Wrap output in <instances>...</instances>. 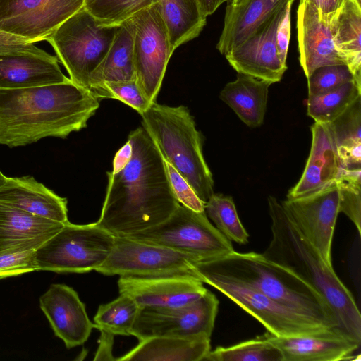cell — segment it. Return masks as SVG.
Wrapping results in <instances>:
<instances>
[{
    "mask_svg": "<svg viewBox=\"0 0 361 361\" xmlns=\"http://www.w3.org/2000/svg\"><path fill=\"white\" fill-rule=\"evenodd\" d=\"M98 226L125 236L157 226L180 204L171 189L164 160L142 127L130 132L116 152Z\"/></svg>",
    "mask_w": 361,
    "mask_h": 361,
    "instance_id": "1",
    "label": "cell"
},
{
    "mask_svg": "<svg viewBox=\"0 0 361 361\" xmlns=\"http://www.w3.org/2000/svg\"><path fill=\"white\" fill-rule=\"evenodd\" d=\"M99 107V99L71 80L0 89V145L13 148L49 137L66 138L86 128Z\"/></svg>",
    "mask_w": 361,
    "mask_h": 361,
    "instance_id": "2",
    "label": "cell"
},
{
    "mask_svg": "<svg viewBox=\"0 0 361 361\" xmlns=\"http://www.w3.org/2000/svg\"><path fill=\"white\" fill-rule=\"evenodd\" d=\"M271 240L262 253L313 288L332 310L338 328L361 342V314L350 291L303 237L275 197H268Z\"/></svg>",
    "mask_w": 361,
    "mask_h": 361,
    "instance_id": "3",
    "label": "cell"
},
{
    "mask_svg": "<svg viewBox=\"0 0 361 361\" xmlns=\"http://www.w3.org/2000/svg\"><path fill=\"white\" fill-rule=\"evenodd\" d=\"M197 262L254 287L279 304L309 319L329 328L339 329L332 310L313 288L263 254L233 251L221 258Z\"/></svg>",
    "mask_w": 361,
    "mask_h": 361,
    "instance_id": "4",
    "label": "cell"
},
{
    "mask_svg": "<svg viewBox=\"0 0 361 361\" xmlns=\"http://www.w3.org/2000/svg\"><path fill=\"white\" fill-rule=\"evenodd\" d=\"M144 130L164 161L188 181L205 204L214 192V180L202 152L201 133L186 106L152 103L140 115Z\"/></svg>",
    "mask_w": 361,
    "mask_h": 361,
    "instance_id": "5",
    "label": "cell"
},
{
    "mask_svg": "<svg viewBox=\"0 0 361 361\" xmlns=\"http://www.w3.org/2000/svg\"><path fill=\"white\" fill-rule=\"evenodd\" d=\"M119 25L100 23L83 6L46 41L54 49L69 79L91 92L92 75L106 55Z\"/></svg>",
    "mask_w": 361,
    "mask_h": 361,
    "instance_id": "6",
    "label": "cell"
},
{
    "mask_svg": "<svg viewBox=\"0 0 361 361\" xmlns=\"http://www.w3.org/2000/svg\"><path fill=\"white\" fill-rule=\"evenodd\" d=\"M125 237L173 250L195 262L216 259L234 251L231 242L212 224L205 212L180 204L161 223Z\"/></svg>",
    "mask_w": 361,
    "mask_h": 361,
    "instance_id": "7",
    "label": "cell"
},
{
    "mask_svg": "<svg viewBox=\"0 0 361 361\" xmlns=\"http://www.w3.org/2000/svg\"><path fill=\"white\" fill-rule=\"evenodd\" d=\"M115 236L97 223L69 221L35 251L38 271L87 273L95 271L109 256Z\"/></svg>",
    "mask_w": 361,
    "mask_h": 361,
    "instance_id": "8",
    "label": "cell"
},
{
    "mask_svg": "<svg viewBox=\"0 0 361 361\" xmlns=\"http://www.w3.org/2000/svg\"><path fill=\"white\" fill-rule=\"evenodd\" d=\"M196 274L206 283L236 303L276 336L288 337L331 329L279 304L238 279L210 270L194 262Z\"/></svg>",
    "mask_w": 361,
    "mask_h": 361,
    "instance_id": "9",
    "label": "cell"
},
{
    "mask_svg": "<svg viewBox=\"0 0 361 361\" xmlns=\"http://www.w3.org/2000/svg\"><path fill=\"white\" fill-rule=\"evenodd\" d=\"M194 262L190 257L167 247L115 236L109 256L95 271L105 276L190 275L199 278Z\"/></svg>",
    "mask_w": 361,
    "mask_h": 361,
    "instance_id": "10",
    "label": "cell"
},
{
    "mask_svg": "<svg viewBox=\"0 0 361 361\" xmlns=\"http://www.w3.org/2000/svg\"><path fill=\"white\" fill-rule=\"evenodd\" d=\"M130 19L133 27L136 82L145 97L154 103L173 54L168 32L154 4Z\"/></svg>",
    "mask_w": 361,
    "mask_h": 361,
    "instance_id": "11",
    "label": "cell"
},
{
    "mask_svg": "<svg viewBox=\"0 0 361 361\" xmlns=\"http://www.w3.org/2000/svg\"><path fill=\"white\" fill-rule=\"evenodd\" d=\"M219 300L207 291L187 305L171 307H140L131 335L139 341L154 336L211 337L218 312Z\"/></svg>",
    "mask_w": 361,
    "mask_h": 361,
    "instance_id": "12",
    "label": "cell"
},
{
    "mask_svg": "<svg viewBox=\"0 0 361 361\" xmlns=\"http://www.w3.org/2000/svg\"><path fill=\"white\" fill-rule=\"evenodd\" d=\"M84 6V0H0V29L43 41Z\"/></svg>",
    "mask_w": 361,
    "mask_h": 361,
    "instance_id": "13",
    "label": "cell"
},
{
    "mask_svg": "<svg viewBox=\"0 0 361 361\" xmlns=\"http://www.w3.org/2000/svg\"><path fill=\"white\" fill-rule=\"evenodd\" d=\"M303 237L331 267V245L339 214V191L336 181L312 195L281 202Z\"/></svg>",
    "mask_w": 361,
    "mask_h": 361,
    "instance_id": "14",
    "label": "cell"
},
{
    "mask_svg": "<svg viewBox=\"0 0 361 361\" xmlns=\"http://www.w3.org/2000/svg\"><path fill=\"white\" fill-rule=\"evenodd\" d=\"M290 0L262 23L240 45L225 54L230 65L240 73L267 80L279 82L287 69L276 47V30Z\"/></svg>",
    "mask_w": 361,
    "mask_h": 361,
    "instance_id": "15",
    "label": "cell"
},
{
    "mask_svg": "<svg viewBox=\"0 0 361 361\" xmlns=\"http://www.w3.org/2000/svg\"><path fill=\"white\" fill-rule=\"evenodd\" d=\"M118 287L120 294L130 297L140 307L187 305L207 290L199 278L190 275L120 276Z\"/></svg>",
    "mask_w": 361,
    "mask_h": 361,
    "instance_id": "16",
    "label": "cell"
},
{
    "mask_svg": "<svg viewBox=\"0 0 361 361\" xmlns=\"http://www.w3.org/2000/svg\"><path fill=\"white\" fill-rule=\"evenodd\" d=\"M39 307L68 349L84 344L94 328L77 292L66 284H51L39 298Z\"/></svg>",
    "mask_w": 361,
    "mask_h": 361,
    "instance_id": "17",
    "label": "cell"
},
{
    "mask_svg": "<svg viewBox=\"0 0 361 361\" xmlns=\"http://www.w3.org/2000/svg\"><path fill=\"white\" fill-rule=\"evenodd\" d=\"M264 336L281 352L283 361H337L347 359L360 345L338 328L281 337Z\"/></svg>",
    "mask_w": 361,
    "mask_h": 361,
    "instance_id": "18",
    "label": "cell"
},
{
    "mask_svg": "<svg viewBox=\"0 0 361 361\" xmlns=\"http://www.w3.org/2000/svg\"><path fill=\"white\" fill-rule=\"evenodd\" d=\"M297 30L300 63L307 78L321 66L346 65L336 48L333 20L322 21L305 0L298 8Z\"/></svg>",
    "mask_w": 361,
    "mask_h": 361,
    "instance_id": "19",
    "label": "cell"
},
{
    "mask_svg": "<svg viewBox=\"0 0 361 361\" xmlns=\"http://www.w3.org/2000/svg\"><path fill=\"white\" fill-rule=\"evenodd\" d=\"M312 145L303 173L287 194L297 199L315 193L338 178L341 164L329 123L314 122L311 127Z\"/></svg>",
    "mask_w": 361,
    "mask_h": 361,
    "instance_id": "20",
    "label": "cell"
},
{
    "mask_svg": "<svg viewBox=\"0 0 361 361\" xmlns=\"http://www.w3.org/2000/svg\"><path fill=\"white\" fill-rule=\"evenodd\" d=\"M59 59L47 52L0 54V89H20L68 81Z\"/></svg>",
    "mask_w": 361,
    "mask_h": 361,
    "instance_id": "21",
    "label": "cell"
},
{
    "mask_svg": "<svg viewBox=\"0 0 361 361\" xmlns=\"http://www.w3.org/2000/svg\"><path fill=\"white\" fill-rule=\"evenodd\" d=\"M0 202L32 215L65 224L67 200L31 176L6 177L0 186Z\"/></svg>",
    "mask_w": 361,
    "mask_h": 361,
    "instance_id": "22",
    "label": "cell"
},
{
    "mask_svg": "<svg viewBox=\"0 0 361 361\" xmlns=\"http://www.w3.org/2000/svg\"><path fill=\"white\" fill-rule=\"evenodd\" d=\"M63 224L0 202V252L36 250Z\"/></svg>",
    "mask_w": 361,
    "mask_h": 361,
    "instance_id": "23",
    "label": "cell"
},
{
    "mask_svg": "<svg viewBox=\"0 0 361 361\" xmlns=\"http://www.w3.org/2000/svg\"><path fill=\"white\" fill-rule=\"evenodd\" d=\"M287 0H228L216 44L224 55L246 40Z\"/></svg>",
    "mask_w": 361,
    "mask_h": 361,
    "instance_id": "24",
    "label": "cell"
},
{
    "mask_svg": "<svg viewBox=\"0 0 361 361\" xmlns=\"http://www.w3.org/2000/svg\"><path fill=\"white\" fill-rule=\"evenodd\" d=\"M136 80L133 27L130 19L121 23L104 59L94 72L91 92L98 99H112L105 84Z\"/></svg>",
    "mask_w": 361,
    "mask_h": 361,
    "instance_id": "25",
    "label": "cell"
},
{
    "mask_svg": "<svg viewBox=\"0 0 361 361\" xmlns=\"http://www.w3.org/2000/svg\"><path fill=\"white\" fill-rule=\"evenodd\" d=\"M210 337L190 338L154 336L139 343L122 357L121 361H200L210 351Z\"/></svg>",
    "mask_w": 361,
    "mask_h": 361,
    "instance_id": "26",
    "label": "cell"
},
{
    "mask_svg": "<svg viewBox=\"0 0 361 361\" xmlns=\"http://www.w3.org/2000/svg\"><path fill=\"white\" fill-rule=\"evenodd\" d=\"M271 85L269 81L238 73L236 79L220 92L219 97L245 125L257 128L264 123Z\"/></svg>",
    "mask_w": 361,
    "mask_h": 361,
    "instance_id": "27",
    "label": "cell"
},
{
    "mask_svg": "<svg viewBox=\"0 0 361 361\" xmlns=\"http://www.w3.org/2000/svg\"><path fill=\"white\" fill-rule=\"evenodd\" d=\"M166 25L171 49L197 37L206 25L198 0H152Z\"/></svg>",
    "mask_w": 361,
    "mask_h": 361,
    "instance_id": "28",
    "label": "cell"
},
{
    "mask_svg": "<svg viewBox=\"0 0 361 361\" xmlns=\"http://www.w3.org/2000/svg\"><path fill=\"white\" fill-rule=\"evenodd\" d=\"M361 5L348 0L333 20L336 48L361 84Z\"/></svg>",
    "mask_w": 361,
    "mask_h": 361,
    "instance_id": "29",
    "label": "cell"
},
{
    "mask_svg": "<svg viewBox=\"0 0 361 361\" xmlns=\"http://www.w3.org/2000/svg\"><path fill=\"white\" fill-rule=\"evenodd\" d=\"M329 126L341 168L361 169V97Z\"/></svg>",
    "mask_w": 361,
    "mask_h": 361,
    "instance_id": "30",
    "label": "cell"
},
{
    "mask_svg": "<svg viewBox=\"0 0 361 361\" xmlns=\"http://www.w3.org/2000/svg\"><path fill=\"white\" fill-rule=\"evenodd\" d=\"M361 84L352 81L307 99V115L315 122L329 123L341 115L358 97Z\"/></svg>",
    "mask_w": 361,
    "mask_h": 361,
    "instance_id": "31",
    "label": "cell"
},
{
    "mask_svg": "<svg viewBox=\"0 0 361 361\" xmlns=\"http://www.w3.org/2000/svg\"><path fill=\"white\" fill-rule=\"evenodd\" d=\"M140 307L123 294L98 307L94 317V328L111 336H130Z\"/></svg>",
    "mask_w": 361,
    "mask_h": 361,
    "instance_id": "32",
    "label": "cell"
},
{
    "mask_svg": "<svg viewBox=\"0 0 361 361\" xmlns=\"http://www.w3.org/2000/svg\"><path fill=\"white\" fill-rule=\"evenodd\" d=\"M204 212L217 230L231 242L247 243L249 234L239 219L231 196L214 193L205 203Z\"/></svg>",
    "mask_w": 361,
    "mask_h": 361,
    "instance_id": "33",
    "label": "cell"
},
{
    "mask_svg": "<svg viewBox=\"0 0 361 361\" xmlns=\"http://www.w3.org/2000/svg\"><path fill=\"white\" fill-rule=\"evenodd\" d=\"M206 361H283L280 350L264 335L229 347H218L207 354Z\"/></svg>",
    "mask_w": 361,
    "mask_h": 361,
    "instance_id": "34",
    "label": "cell"
},
{
    "mask_svg": "<svg viewBox=\"0 0 361 361\" xmlns=\"http://www.w3.org/2000/svg\"><path fill=\"white\" fill-rule=\"evenodd\" d=\"M152 5V0H84V8L106 25H119Z\"/></svg>",
    "mask_w": 361,
    "mask_h": 361,
    "instance_id": "35",
    "label": "cell"
},
{
    "mask_svg": "<svg viewBox=\"0 0 361 361\" xmlns=\"http://www.w3.org/2000/svg\"><path fill=\"white\" fill-rule=\"evenodd\" d=\"M339 191V213L345 214L361 235V169H341L336 180Z\"/></svg>",
    "mask_w": 361,
    "mask_h": 361,
    "instance_id": "36",
    "label": "cell"
},
{
    "mask_svg": "<svg viewBox=\"0 0 361 361\" xmlns=\"http://www.w3.org/2000/svg\"><path fill=\"white\" fill-rule=\"evenodd\" d=\"M307 78L308 96L320 94L336 89L345 83L356 81L353 74L345 64L319 67Z\"/></svg>",
    "mask_w": 361,
    "mask_h": 361,
    "instance_id": "37",
    "label": "cell"
},
{
    "mask_svg": "<svg viewBox=\"0 0 361 361\" xmlns=\"http://www.w3.org/2000/svg\"><path fill=\"white\" fill-rule=\"evenodd\" d=\"M105 87L111 93L112 99L121 101L140 115L152 104L145 97L136 80L107 82Z\"/></svg>",
    "mask_w": 361,
    "mask_h": 361,
    "instance_id": "38",
    "label": "cell"
},
{
    "mask_svg": "<svg viewBox=\"0 0 361 361\" xmlns=\"http://www.w3.org/2000/svg\"><path fill=\"white\" fill-rule=\"evenodd\" d=\"M35 250L0 252V279L38 271Z\"/></svg>",
    "mask_w": 361,
    "mask_h": 361,
    "instance_id": "39",
    "label": "cell"
},
{
    "mask_svg": "<svg viewBox=\"0 0 361 361\" xmlns=\"http://www.w3.org/2000/svg\"><path fill=\"white\" fill-rule=\"evenodd\" d=\"M164 164L171 189L178 202L195 212H204L205 204L188 181L169 163L164 161Z\"/></svg>",
    "mask_w": 361,
    "mask_h": 361,
    "instance_id": "40",
    "label": "cell"
},
{
    "mask_svg": "<svg viewBox=\"0 0 361 361\" xmlns=\"http://www.w3.org/2000/svg\"><path fill=\"white\" fill-rule=\"evenodd\" d=\"M15 52L47 53L35 43L0 29V54Z\"/></svg>",
    "mask_w": 361,
    "mask_h": 361,
    "instance_id": "41",
    "label": "cell"
},
{
    "mask_svg": "<svg viewBox=\"0 0 361 361\" xmlns=\"http://www.w3.org/2000/svg\"><path fill=\"white\" fill-rule=\"evenodd\" d=\"M294 0H290L276 30V47L281 62L286 64L290 37V11Z\"/></svg>",
    "mask_w": 361,
    "mask_h": 361,
    "instance_id": "42",
    "label": "cell"
},
{
    "mask_svg": "<svg viewBox=\"0 0 361 361\" xmlns=\"http://www.w3.org/2000/svg\"><path fill=\"white\" fill-rule=\"evenodd\" d=\"M316 10L319 18L331 22L348 0H305Z\"/></svg>",
    "mask_w": 361,
    "mask_h": 361,
    "instance_id": "43",
    "label": "cell"
},
{
    "mask_svg": "<svg viewBox=\"0 0 361 361\" xmlns=\"http://www.w3.org/2000/svg\"><path fill=\"white\" fill-rule=\"evenodd\" d=\"M228 0H198L204 16L212 14L223 3Z\"/></svg>",
    "mask_w": 361,
    "mask_h": 361,
    "instance_id": "44",
    "label": "cell"
},
{
    "mask_svg": "<svg viewBox=\"0 0 361 361\" xmlns=\"http://www.w3.org/2000/svg\"><path fill=\"white\" fill-rule=\"evenodd\" d=\"M6 176H5L0 171V186L4 183Z\"/></svg>",
    "mask_w": 361,
    "mask_h": 361,
    "instance_id": "45",
    "label": "cell"
},
{
    "mask_svg": "<svg viewBox=\"0 0 361 361\" xmlns=\"http://www.w3.org/2000/svg\"><path fill=\"white\" fill-rule=\"evenodd\" d=\"M355 1L357 2L358 4L361 5L360 0H355Z\"/></svg>",
    "mask_w": 361,
    "mask_h": 361,
    "instance_id": "46",
    "label": "cell"
}]
</instances>
